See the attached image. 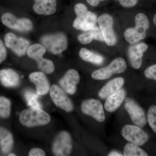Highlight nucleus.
<instances>
[{"instance_id": "nucleus-23", "label": "nucleus", "mask_w": 156, "mask_h": 156, "mask_svg": "<svg viewBox=\"0 0 156 156\" xmlns=\"http://www.w3.org/2000/svg\"><path fill=\"white\" fill-rule=\"evenodd\" d=\"M46 48L41 44H36L31 45L27 50V54L30 58L37 61L43 57L46 52Z\"/></svg>"}, {"instance_id": "nucleus-24", "label": "nucleus", "mask_w": 156, "mask_h": 156, "mask_svg": "<svg viewBox=\"0 0 156 156\" xmlns=\"http://www.w3.org/2000/svg\"><path fill=\"white\" fill-rule=\"evenodd\" d=\"M146 152L139 146L129 143L127 144L124 149L125 156H147Z\"/></svg>"}, {"instance_id": "nucleus-9", "label": "nucleus", "mask_w": 156, "mask_h": 156, "mask_svg": "<svg viewBox=\"0 0 156 156\" xmlns=\"http://www.w3.org/2000/svg\"><path fill=\"white\" fill-rule=\"evenodd\" d=\"M81 108L83 113L92 117L99 122H102L105 119L103 106L99 100L92 98L84 101Z\"/></svg>"}, {"instance_id": "nucleus-32", "label": "nucleus", "mask_w": 156, "mask_h": 156, "mask_svg": "<svg viewBox=\"0 0 156 156\" xmlns=\"http://www.w3.org/2000/svg\"><path fill=\"white\" fill-rule=\"evenodd\" d=\"M139 0H119L121 6L126 8H131L136 5Z\"/></svg>"}, {"instance_id": "nucleus-20", "label": "nucleus", "mask_w": 156, "mask_h": 156, "mask_svg": "<svg viewBox=\"0 0 156 156\" xmlns=\"http://www.w3.org/2000/svg\"><path fill=\"white\" fill-rule=\"evenodd\" d=\"M56 0H35L34 11L37 14L50 15L56 12Z\"/></svg>"}, {"instance_id": "nucleus-21", "label": "nucleus", "mask_w": 156, "mask_h": 156, "mask_svg": "<svg viewBox=\"0 0 156 156\" xmlns=\"http://www.w3.org/2000/svg\"><path fill=\"white\" fill-rule=\"evenodd\" d=\"M13 144L14 139L12 134L5 128L0 127V144L3 153L7 154L10 152Z\"/></svg>"}, {"instance_id": "nucleus-13", "label": "nucleus", "mask_w": 156, "mask_h": 156, "mask_svg": "<svg viewBox=\"0 0 156 156\" xmlns=\"http://www.w3.org/2000/svg\"><path fill=\"white\" fill-rule=\"evenodd\" d=\"M125 108L134 125L143 128L146 125L147 119L144 111L134 100L126 101Z\"/></svg>"}, {"instance_id": "nucleus-17", "label": "nucleus", "mask_w": 156, "mask_h": 156, "mask_svg": "<svg viewBox=\"0 0 156 156\" xmlns=\"http://www.w3.org/2000/svg\"><path fill=\"white\" fill-rule=\"evenodd\" d=\"M125 83V80L122 77L116 78L109 81L102 87L98 93L101 99H106L112 94L122 89Z\"/></svg>"}, {"instance_id": "nucleus-30", "label": "nucleus", "mask_w": 156, "mask_h": 156, "mask_svg": "<svg viewBox=\"0 0 156 156\" xmlns=\"http://www.w3.org/2000/svg\"><path fill=\"white\" fill-rule=\"evenodd\" d=\"M146 77L156 81V64L148 67L144 71Z\"/></svg>"}, {"instance_id": "nucleus-35", "label": "nucleus", "mask_w": 156, "mask_h": 156, "mask_svg": "<svg viewBox=\"0 0 156 156\" xmlns=\"http://www.w3.org/2000/svg\"><path fill=\"white\" fill-rule=\"evenodd\" d=\"M87 1L90 5L93 7H96L99 5L100 2H103L105 0H87Z\"/></svg>"}, {"instance_id": "nucleus-29", "label": "nucleus", "mask_w": 156, "mask_h": 156, "mask_svg": "<svg viewBox=\"0 0 156 156\" xmlns=\"http://www.w3.org/2000/svg\"><path fill=\"white\" fill-rule=\"evenodd\" d=\"M77 38L80 43L83 44H90L93 40V35L90 30L87 31L79 35Z\"/></svg>"}, {"instance_id": "nucleus-1", "label": "nucleus", "mask_w": 156, "mask_h": 156, "mask_svg": "<svg viewBox=\"0 0 156 156\" xmlns=\"http://www.w3.org/2000/svg\"><path fill=\"white\" fill-rule=\"evenodd\" d=\"M50 115L41 108L30 107L21 112L19 121L23 126L27 128L44 126L50 123Z\"/></svg>"}, {"instance_id": "nucleus-34", "label": "nucleus", "mask_w": 156, "mask_h": 156, "mask_svg": "<svg viewBox=\"0 0 156 156\" xmlns=\"http://www.w3.org/2000/svg\"><path fill=\"white\" fill-rule=\"evenodd\" d=\"M7 51L2 40H0V64L5 59Z\"/></svg>"}, {"instance_id": "nucleus-25", "label": "nucleus", "mask_w": 156, "mask_h": 156, "mask_svg": "<svg viewBox=\"0 0 156 156\" xmlns=\"http://www.w3.org/2000/svg\"><path fill=\"white\" fill-rule=\"evenodd\" d=\"M24 98L28 106L41 108L42 105L39 101V95L31 90H27L24 92Z\"/></svg>"}, {"instance_id": "nucleus-27", "label": "nucleus", "mask_w": 156, "mask_h": 156, "mask_svg": "<svg viewBox=\"0 0 156 156\" xmlns=\"http://www.w3.org/2000/svg\"><path fill=\"white\" fill-rule=\"evenodd\" d=\"M37 64L39 69L47 74H51L54 71V64L53 62L43 57L37 60Z\"/></svg>"}, {"instance_id": "nucleus-28", "label": "nucleus", "mask_w": 156, "mask_h": 156, "mask_svg": "<svg viewBox=\"0 0 156 156\" xmlns=\"http://www.w3.org/2000/svg\"><path fill=\"white\" fill-rule=\"evenodd\" d=\"M147 121L152 130L156 133V105H152L149 108Z\"/></svg>"}, {"instance_id": "nucleus-37", "label": "nucleus", "mask_w": 156, "mask_h": 156, "mask_svg": "<svg viewBox=\"0 0 156 156\" xmlns=\"http://www.w3.org/2000/svg\"><path fill=\"white\" fill-rule=\"evenodd\" d=\"M153 22L154 25L156 26V14H155L153 18Z\"/></svg>"}, {"instance_id": "nucleus-3", "label": "nucleus", "mask_w": 156, "mask_h": 156, "mask_svg": "<svg viewBox=\"0 0 156 156\" xmlns=\"http://www.w3.org/2000/svg\"><path fill=\"white\" fill-rule=\"evenodd\" d=\"M76 17L73 27L76 29L87 31L94 27L97 22L96 14L88 11L87 6L82 3H78L74 7Z\"/></svg>"}, {"instance_id": "nucleus-16", "label": "nucleus", "mask_w": 156, "mask_h": 156, "mask_svg": "<svg viewBox=\"0 0 156 156\" xmlns=\"http://www.w3.org/2000/svg\"><path fill=\"white\" fill-rule=\"evenodd\" d=\"M30 80L36 85V92L39 95H46L50 89V84L44 73L36 72L29 76Z\"/></svg>"}, {"instance_id": "nucleus-12", "label": "nucleus", "mask_w": 156, "mask_h": 156, "mask_svg": "<svg viewBox=\"0 0 156 156\" xmlns=\"http://www.w3.org/2000/svg\"><path fill=\"white\" fill-rule=\"evenodd\" d=\"M5 41L7 48L11 49L18 56L25 55L29 48L28 41L23 38L18 37L12 33H9L5 36Z\"/></svg>"}, {"instance_id": "nucleus-38", "label": "nucleus", "mask_w": 156, "mask_h": 156, "mask_svg": "<svg viewBox=\"0 0 156 156\" xmlns=\"http://www.w3.org/2000/svg\"><path fill=\"white\" fill-rule=\"evenodd\" d=\"M9 156H15L16 155H15L14 154H9Z\"/></svg>"}, {"instance_id": "nucleus-4", "label": "nucleus", "mask_w": 156, "mask_h": 156, "mask_svg": "<svg viewBox=\"0 0 156 156\" xmlns=\"http://www.w3.org/2000/svg\"><path fill=\"white\" fill-rule=\"evenodd\" d=\"M127 64L124 58L118 57L115 58L107 66L93 72L92 79L98 80H106L115 74H120L126 71Z\"/></svg>"}, {"instance_id": "nucleus-18", "label": "nucleus", "mask_w": 156, "mask_h": 156, "mask_svg": "<svg viewBox=\"0 0 156 156\" xmlns=\"http://www.w3.org/2000/svg\"><path fill=\"white\" fill-rule=\"evenodd\" d=\"M126 92L125 89H121L106 98L105 103V108L109 112H113L118 109L125 100Z\"/></svg>"}, {"instance_id": "nucleus-33", "label": "nucleus", "mask_w": 156, "mask_h": 156, "mask_svg": "<svg viewBox=\"0 0 156 156\" xmlns=\"http://www.w3.org/2000/svg\"><path fill=\"white\" fill-rule=\"evenodd\" d=\"M46 154L44 151L39 148H34L31 149L29 153L30 156H44Z\"/></svg>"}, {"instance_id": "nucleus-5", "label": "nucleus", "mask_w": 156, "mask_h": 156, "mask_svg": "<svg viewBox=\"0 0 156 156\" xmlns=\"http://www.w3.org/2000/svg\"><path fill=\"white\" fill-rule=\"evenodd\" d=\"M41 42L47 50L55 55L60 54L68 47L67 37L62 33L44 36Z\"/></svg>"}, {"instance_id": "nucleus-14", "label": "nucleus", "mask_w": 156, "mask_h": 156, "mask_svg": "<svg viewBox=\"0 0 156 156\" xmlns=\"http://www.w3.org/2000/svg\"><path fill=\"white\" fill-rule=\"evenodd\" d=\"M148 46L144 43H137L130 46L128 49V56L131 65L134 69H139L143 62L144 53Z\"/></svg>"}, {"instance_id": "nucleus-10", "label": "nucleus", "mask_w": 156, "mask_h": 156, "mask_svg": "<svg viewBox=\"0 0 156 156\" xmlns=\"http://www.w3.org/2000/svg\"><path fill=\"white\" fill-rule=\"evenodd\" d=\"M50 96L53 103L58 107L67 112H71L73 110L72 101L57 85H52L50 89Z\"/></svg>"}, {"instance_id": "nucleus-2", "label": "nucleus", "mask_w": 156, "mask_h": 156, "mask_svg": "<svg viewBox=\"0 0 156 156\" xmlns=\"http://www.w3.org/2000/svg\"><path fill=\"white\" fill-rule=\"evenodd\" d=\"M134 27L127 29L124 32V37L127 42L134 44L144 40L150 27L147 17L143 13L137 14L135 17Z\"/></svg>"}, {"instance_id": "nucleus-11", "label": "nucleus", "mask_w": 156, "mask_h": 156, "mask_svg": "<svg viewBox=\"0 0 156 156\" xmlns=\"http://www.w3.org/2000/svg\"><path fill=\"white\" fill-rule=\"evenodd\" d=\"M2 21L4 25L12 29L21 32H27L33 28V24L26 18L17 19L14 14L7 13L3 14Z\"/></svg>"}, {"instance_id": "nucleus-22", "label": "nucleus", "mask_w": 156, "mask_h": 156, "mask_svg": "<svg viewBox=\"0 0 156 156\" xmlns=\"http://www.w3.org/2000/svg\"><path fill=\"white\" fill-rule=\"evenodd\" d=\"M79 56L84 61L96 65L101 64L104 60L103 56L87 49L83 48L79 52Z\"/></svg>"}, {"instance_id": "nucleus-7", "label": "nucleus", "mask_w": 156, "mask_h": 156, "mask_svg": "<svg viewBox=\"0 0 156 156\" xmlns=\"http://www.w3.org/2000/svg\"><path fill=\"white\" fill-rule=\"evenodd\" d=\"M121 134L124 139L138 146L144 145L149 137L141 127L136 125H126L122 128Z\"/></svg>"}, {"instance_id": "nucleus-6", "label": "nucleus", "mask_w": 156, "mask_h": 156, "mask_svg": "<svg viewBox=\"0 0 156 156\" xmlns=\"http://www.w3.org/2000/svg\"><path fill=\"white\" fill-rule=\"evenodd\" d=\"M97 22L106 44L110 47L115 45L117 37L113 29L112 17L108 14H102L98 18Z\"/></svg>"}, {"instance_id": "nucleus-36", "label": "nucleus", "mask_w": 156, "mask_h": 156, "mask_svg": "<svg viewBox=\"0 0 156 156\" xmlns=\"http://www.w3.org/2000/svg\"><path fill=\"white\" fill-rule=\"evenodd\" d=\"M108 156H123V155L119 152L116 151H112L109 154H108Z\"/></svg>"}, {"instance_id": "nucleus-26", "label": "nucleus", "mask_w": 156, "mask_h": 156, "mask_svg": "<svg viewBox=\"0 0 156 156\" xmlns=\"http://www.w3.org/2000/svg\"><path fill=\"white\" fill-rule=\"evenodd\" d=\"M11 102L4 96H0V117L7 119L11 114Z\"/></svg>"}, {"instance_id": "nucleus-15", "label": "nucleus", "mask_w": 156, "mask_h": 156, "mask_svg": "<svg viewBox=\"0 0 156 156\" xmlns=\"http://www.w3.org/2000/svg\"><path fill=\"white\" fill-rule=\"evenodd\" d=\"M80 81L79 73L76 70H69L59 82L62 88L68 94L74 95L76 91L77 85Z\"/></svg>"}, {"instance_id": "nucleus-31", "label": "nucleus", "mask_w": 156, "mask_h": 156, "mask_svg": "<svg viewBox=\"0 0 156 156\" xmlns=\"http://www.w3.org/2000/svg\"><path fill=\"white\" fill-rule=\"evenodd\" d=\"M90 30L92 32L94 40L100 41L105 42L102 34H101L100 28L98 27L95 26L93 28Z\"/></svg>"}, {"instance_id": "nucleus-19", "label": "nucleus", "mask_w": 156, "mask_h": 156, "mask_svg": "<svg viewBox=\"0 0 156 156\" xmlns=\"http://www.w3.org/2000/svg\"><path fill=\"white\" fill-rule=\"evenodd\" d=\"M20 77L15 71L11 69L0 70V83L7 88H14L19 85Z\"/></svg>"}, {"instance_id": "nucleus-8", "label": "nucleus", "mask_w": 156, "mask_h": 156, "mask_svg": "<svg viewBox=\"0 0 156 156\" xmlns=\"http://www.w3.org/2000/svg\"><path fill=\"white\" fill-rule=\"evenodd\" d=\"M73 148V141L69 133L62 131L55 137L52 145V151L56 156H69Z\"/></svg>"}]
</instances>
